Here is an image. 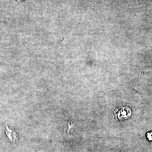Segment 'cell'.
<instances>
[{"label":"cell","mask_w":152,"mask_h":152,"mask_svg":"<svg viewBox=\"0 0 152 152\" xmlns=\"http://www.w3.org/2000/svg\"><path fill=\"white\" fill-rule=\"evenodd\" d=\"M18 1H26V0H17Z\"/></svg>","instance_id":"3957f363"},{"label":"cell","mask_w":152,"mask_h":152,"mask_svg":"<svg viewBox=\"0 0 152 152\" xmlns=\"http://www.w3.org/2000/svg\"><path fill=\"white\" fill-rule=\"evenodd\" d=\"M6 134L8 139L11 142H15L17 140V136L16 133L14 130L9 129L7 127H6Z\"/></svg>","instance_id":"6da1fadb"},{"label":"cell","mask_w":152,"mask_h":152,"mask_svg":"<svg viewBox=\"0 0 152 152\" xmlns=\"http://www.w3.org/2000/svg\"><path fill=\"white\" fill-rule=\"evenodd\" d=\"M148 137L149 140H152V133H148Z\"/></svg>","instance_id":"7a4b0ae2"},{"label":"cell","mask_w":152,"mask_h":152,"mask_svg":"<svg viewBox=\"0 0 152 152\" xmlns=\"http://www.w3.org/2000/svg\"><path fill=\"white\" fill-rule=\"evenodd\" d=\"M31 152H35L34 151H31Z\"/></svg>","instance_id":"277c9868"}]
</instances>
